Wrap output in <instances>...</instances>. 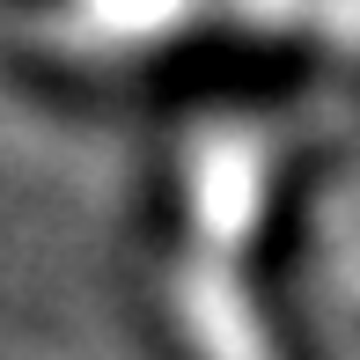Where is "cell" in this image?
<instances>
[{
  "mask_svg": "<svg viewBox=\"0 0 360 360\" xmlns=\"http://www.w3.org/2000/svg\"><path fill=\"white\" fill-rule=\"evenodd\" d=\"M176 323H184V346L191 360H280L257 323L250 294H243L214 257H184L176 265Z\"/></svg>",
  "mask_w": 360,
  "mask_h": 360,
  "instance_id": "cell-1",
  "label": "cell"
},
{
  "mask_svg": "<svg viewBox=\"0 0 360 360\" xmlns=\"http://www.w3.org/2000/svg\"><path fill=\"white\" fill-rule=\"evenodd\" d=\"M346 287L360 294V243H353V250H346Z\"/></svg>",
  "mask_w": 360,
  "mask_h": 360,
  "instance_id": "cell-2",
  "label": "cell"
}]
</instances>
